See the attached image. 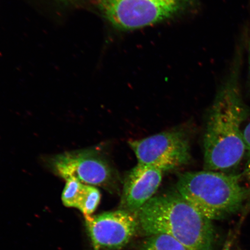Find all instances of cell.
<instances>
[{
	"instance_id": "cell-8",
	"label": "cell",
	"mask_w": 250,
	"mask_h": 250,
	"mask_svg": "<svg viewBox=\"0 0 250 250\" xmlns=\"http://www.w3.org/2000/svg\"><path fill=\"white\" fill-rule=\"evenodd\" d=\"M162 175L163 171L158 168L137 164L125 180L122 209L137 214L157 191Z\"/></svg>"
},
{
	"instance_id": "cell-9",
	"label": "cell",
	"mask_w": 250,
	"mask_h": 250,
	"mask_svg": "<svg viewBox=\"0 0 250 250\" xmlns=\"http://www.w3.org/2000/svg\"><path fill=\"white\" fill-rule=\"evenodd\" d=\"M62 195V203L68 208H74L85 217L91 216L101 199V193L95 187L87 185L74 179H68Z\"/></svg>"
},
{
	"instance_id": "cell-13",
	"label": "cell",
	"mask_w": 250,
	"mask_h": 250,
	"mask_svg": "<svg viewBox=\"0 0 250 250\" xmlns=\"http://www.w3.org/2000/svg\"><path fill=\"white\" fill-rule=\"evenodd\" d=\"M232 248V240H228L226 243L224 244V247L222 250H230Z\"/></svg>"
},
{
	"instance_id": "cell-12",
	"label": "cell",
	"mask_w": 250,
	"mask_h": 250,
	"mask_svg": "<svg viewBox=\"0 0 250 250\" xmlns=\"http://www.w3.org/2000/svg\"><path fill=\"white\" fill-rule=\"evenodd\" d=\"M248 79L250 87V29L249 36L248 42Z\"/></svg>"
},
{
	"instance_id": "cell-11",
	"label": "cell",
	"mask_w": 250,
	"mask_h": 250,
	"mask_svg": "<svg viewBox=\"0 0 250 250\" xmlns=\"http://www.w3.org/2000/svg\"><path fill=\"white\" fill-rule=\"evenodd\" d=\"M244 140L246 146V153L248 155V161L246 165L245 170L244 171V176L245 177L247 183L249 184L248 189L250 196V123H249L243 130Z\"/></svg>"
},
{
	"instance_id": "cell-5",
	"label": "cell",
	"mask_w": 250,
	"mask_h": 250,
	"mask_svg": "<svg viewBox=\"0 0 250 250\" xmlns=\"http://www.w3.org/2000/svg\"><path fill=\"white\" fill-rule=\"evenodd\" d=\"M47 163L56 176L65 180L74 179L87 185L105 188L114 183L115 176L111 166L95 149L62 153L49 158Z\"/></svg>"
},
{
	"instance_id": "cell-3",
	"label": "cell",
	"mask_w": 250,
	"mask_h": 250,
	"mask_svg": "<svg viewBox=\"0 0 250 250\" xmlns=\"http://www.w3.org/2000/svg\"><path fill=\"white\" fill-rule=\"evenodd\" d=\"M242 174L203 170L187 172L178 180L180 195L211 221L236 213L250 196Z\"/></svg>"
},
{
	"instance_id": "cell-6",
	"label": "cell",
	"mask_w": 250,
	"mask_h": 250,
	"mask_svg": "<svg viewBox=\"0 0 250 250\" xmlns=\"http://www.w3.org/2000/svg\"><path fill=\"white\" fill-rule=\"evenodd\" d=\"M138 164L167 171L181 167L190 158L189 141L180 130L164 132L130 141Z\"/></svg>"
},
{
	"instance_id": "cell-10",
	"label": "cell",
	"mask_w": 250,
	"mask_h": 250,
	"mask_svg": "<svg viewBox=\"0 0 250 250\" xmlns=\"http://www.w3.org/2000/svg\"><path fill=\"white\" fill-rule=\"evenodd\" d=\"M140 250H188L185 246L167 234L149 236Z\"/></svg>"
},
{
	"instance_id": "cell-4",
	"label": "cell",
	"mask_w": 250,
	"mask_h": 250,
	"mask_svg": "<svg viewBox=\"0 0 250 250\" xmlns=\"http://www.w3.org/2000/svg\"><path fill=\"white\" fill-rule=\"evenodd\" d=\"M187 0H98L100 9L115 27L130 30L151 26L179 13Z\"/></svg>"
},
{
	"instance_id": "cell-1",
	"label": "cell",
	"mask_w": 250,
	"mask_h": 250,
	"mask_svg": "<svg viewBox=\"0 0 250 250\" xmlns=\"http://www.w3.org/2000/svg\"><path fill=\"white\" fill-rule=\"evenodd\" d=\"M243 51L241 42L237 46L209 113L204 136L206 170L229 173L239 167L245 155L242 125L250 109L242 90Z\"/></svg>"
},
{
	"instance_id": "cell-2",
	"label": "cell",
	"mask_w": 250,
	"mask_h": 250,
	"mask_svg": "<svg viewBox=\"0 0 250 250\" xmlns=\"http://www.w3.org/2000/svg\"><path fill=\"white\" fill-rule=\"evenodd\" d=\"M139 227L151 236L167 234L188 250H212L215 231L203 216L179 193L155 196L137 213Z\"/></svg>"
},
{
	"instance_id": "cell-7",
	"label": "cell",
	"mask_w": 250,
	"mask_h": 250,
	"mask_svg": "<svg viewBox=\"0 0 250 250\" xmlns=\"http://www.w3.org/2000/svg\"><path fill=\"white\" fill-rule=\"evenodd\" d=\"M85 219L87 230L96 250L124 248L139 227L137 215L123 209Z\"/></svg>"
}]
</instances>
